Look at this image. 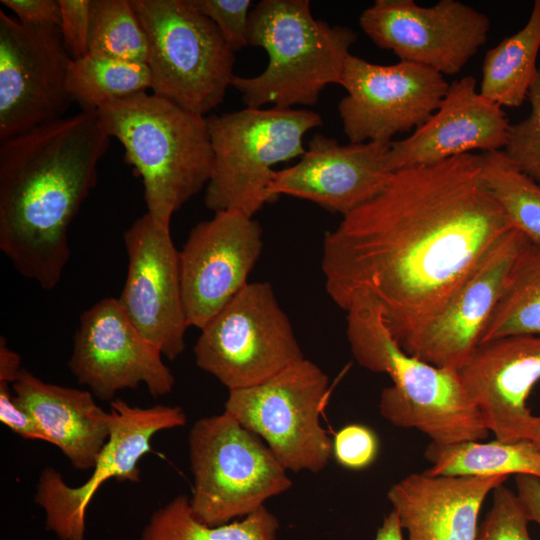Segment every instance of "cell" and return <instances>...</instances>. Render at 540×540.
Instances as JSON below:
<instances>
[{
    "mask_svg": "<svg viewBox=\"0 0 540 540\" xmlns=\"http://www.w3.org/2000/svg\"><path fill=\"white\" fill-rule=\"evenodd\" d=\"M512 227L484 179L480 154L397 170L325 234L326 292L344 311L356 297L374 299L403 347Z\"/></svg>",
    "mask_w": 540,
    "mask_h": 540,
    "instance_id": "cell-1",
    "label": "cell"
},
{
    "mask_svg": "<svg viewBox=\"0 0 540 540\" xmlns=\"http://www.w3.org/2000/svg\"><path fill=\"white\" fill-rule=\"evenodd\" d=\"M110 139L98 111L82 109L0 142V249L45 290L61 280L69 227Z\"/></svg>",
    "mask_w": 540,
    "mask_h": 540,
    "instance_id": "cell-2",
    "label": "cell"
},
{
    "mask_svg": "<svg viewBox=\"0 0 540 540\" xmlns=\"http://www.w3.org/2000/svg\"><path fill=\"white\" fill-rule=\"evenodd\" d=\"M345 312L346 336L356 362L393 381L380 395L383 418L394 426L416 429L438 445L488 437L459 371L434 366L402 349L371 297L354 298Z\"/></svg>",
    "mask_w": 540,
    "mask_h": 540,
    "instance_id": "cell-3",
    "label": "cell"
},
{
    "mask_svg": "<svg viewBox=\"0 0 540 540\" xmlns=\"http://www.w3.org/2000/svg\"><path fill=\"white\" fill-rule=\"evenodd\" d=\"M107 134L142 179L147 212L170 229L173 214L207 185L213 151L207 118L147 91L97 109Z\"/></svg>",
    "mask_w": 540,
    "mask_h": 540,
    "instance_id": "cell-4",
    "label": "cell"
},
{
    "mask_svg": "<svg viewBox=\"0 0 540 540\" xmlns=\"http://www.w3.org/2000/svg\"><path fill=\"white\" fill-rule=\"evenodd\" d=\"M356 38L350 27L316 19L308 0H262L250 12L249 45L262 48L268 64L231 85L248 108L313 106L326 86L340 85Z\"/></svg>",
    "mask_w": 540,
    "mask_h": 540,
    "instance_id": "cell-5",
    "label": "cell"
},
{
    "mask_svg": "<svg viewBox=\"0 0 540 540\" xmlns=\"http://www.w3.org/2000/svg\"><path fill=\"white\" fill-rule=\"evenodd\" d=\"M207 118L213 165L204 203L214 211L238 210L253 217L274 200L273 166L302 157L304 135L323 125L309 109L248 108Z\"/></svg>",
    "mask_w": 540,
    "mask_h": 540,
    "instance_id": "cell-6",
    "label": "cell"
},
{
    "mask_svg": "<svg viewBox=\"0 0 540 540\" xmlns=\"http://www.w3.org/2000/svg\"><path fill=\"white\" fill-rule=\"evenodd\" d=\"M145 32L152 93L203 115L231 85L235 53L191 0H130Z\"/></svg>",
    "mask_w": 540,
    "mask_h": 540,
    "instance_id": "cell-7",
    "label": "cell"
},
{
    "mask_svg": "<svg viewBox=\"0 0 540 540\" xmlns=\"http://www.w3.org/2000/svg\"><path fill=\"white\" fill-rule=\"evenodd\" d=\"M188 447L194 477L190 505L205 524L245 517L292 485L266 443L226 412L196 421Z\"/></svg>",
    "mask_w": 540,
    "mask_h": 540,
    "instance_id": "cell-8",
    "label": "cell"
},
{
    "mask_svg": "<svg viewBox=\"0 0 540 540\" xmlns=\"http://www.w3.org/2000/svg\"><path fill=\"white\" fill-rule=\"evenodd\" d=\"M194 355L229 391L260 384L305 358L268 282H248L201 329Z\"/></svg>",
    "mask_w": 540,
    "mask_h": 540,
    "instance_id": "cell-9",
    "label": "cell"
},
{
    "mask_svg": "<svg viewBox=\"0 0 540 540\" xmlns=\"http://www.w3.org/2000/svg\"><path fill=\"white\" fill-rule=\"evenodd\" d=\"M329 380L306 358L252 387L231 390L224 412L259 436L286 470H323L333 441L320 422Z\"/></svg>",
    "mask_w": 540,
    "mask_h": 540,
    "instance_id": "cell-10",
    "label": "cell"
},
{
    "mask_svg": "<svg viewBox=\"0 0 540 540\" xmlns=\"http://www.w3.org/2000/svg\"><path fill=\"white\" fill-rule=\"evenodd\" d=\"M72 58L59 27H31L0 10V142L65 117Z\"/></svg>",
    "mask_w": 540,
    "mask_h": 540,
    "instance_id": "cell-11",
    "label": "cell"
},
{
    "mask_svg": "<svg viewBox=\"0 0 540 540\" xmlns=\"http://www.w3.org/2000/svg\"><path fill=\"white\" fill-rule=\"evenodd\" d=\"M110 406L109 438L88 480L70 487L52 467L39 477L35 502L44 510L47 530L60 540H85L87 507L99 487L110 478L139 482L138 463L151 450L152 437L186 424V414L179 406L139 408L121 399L112 400Z\"/></svg>",
    "mask_w": 540,
    "mask_h": 540,
    "instance_id": "cell-12",
    "label": "cell"
},
{
    "mask_svg": "<svg viewBox=\"0 0 540 540\" xmlns=\"http://www.w3.org/2000/svg\"><path fill=\"white\" fill-rule=\"evenodd\" d=\"M340 85L347 95L338 104L350 143L391 142L424 124L438 109L449 85L444 76L407 61L379 65L350 55Z\"/></svg>",
    "mask_w": 540,
    "mask_h": 540,
    "instance_id": "cell-13",
    "label": "cell"
},
{
    "mask_svg": "<svg viewBox=\"0 0 540 540\" xmlns=\"http://www.w3.org/2000/svg\"><path fill=\"white\" fill-rule=\"evenodd\" d=\"M363 32L400 61L442 75L459 73L487 39L490 20L458 0L422 7L413 0H375L360 15Z\"/></svg>",
    "mask_w": 540,
    "mask_h": 540,
    "instance_id": "cell-14",
    "label": "cell"
},
{
    "mask_svg": "<svg viewBox=\"0 0 540 540\" xmlns=\"http://www.w3.org/2000/svg\"><path fill=\"white\" fill-rule=\"evenodd\" d=\"M68 366L103 401L140 383L151 395L162 396L175 383L160 351L131 322L118 298L99 300L82 313Z\"/></svg>",
    "mask_w": 540,
    "mask_h": 540,
    "instance_id": "cell-15",
    "label": "cell"
},
{
    "mask_svg": "<svg viewBox=\"0 0 540 540\" xmlns=\"http://www.w3.org/2000/svg\"><path fill=\"white\" fill-rule=\"evenodd\" d=\"M263 249V230L238 210L215 212L198 223L179 252L188 326L200 330L248 283Z\"/></svg>",
    "mask_w": 540,
    "mask_h": 540,
    "instance_id": "cell-16",
    "label": "cell"
},
{
    "mask_svg": "<svg viewBox=\"0 0 540 540\" xmlns=\"http://www.w3.org/2000/svg\"><path fill=\"white\" fill-rule=\"evenodd\" d=\"M128 271L118 298L140 333L169 360L185 349L179 252L170 229L145 213L124 232Z\"/></svg>",
    "mask_w": 540,
    "mask_h": 540,
    "instance_id": "cell-17",
    "label": "cell"
},
{
    "mask_svg": "<svg viewBox=\"0 0 540 540\" xmlns=\"http://www.w3.org/2000/svg\"><path fill=\"white\" fill-rule=\"evenodd\" d=\"M528 240L515 227L503 234L478 261L440 313L402 349L434 366L460 372L479 346L510 269Z\"/></svg>",
    "mask_w": 540,
    "mask_h": 540,
    "instance_id": "cell-18",
    "label": "cell"
},
{
    "mask_svg": "<svg viewBox=\"0 0 540 540\" xmlns=\"http://www.w3.org/2000/svg\"><path fill=\"white\" fill-rule=\"evenodd\" d=\"M391 142L341 145L315 134L293 166L275 170L271 196L287 195L311 201L343 216L376 196L392 173L387 165Z\"/></svg>",
    "mask_w": 540,
    "mask_h": 540,
    "instance_id": "cell-19",
    "label": "cell"
},
{
    "mask_svg": "<svg viewBox=\"0 0 540 540\" xmlns=\"http://www.w3.org/2000/svg\"><path fill=\"white\" fill-rule=\"evenodd\" d=\"M460 376L495 439L514 442L528 438L534 415L527 401L540 381V334L480 344Z\"/></svg>",
    "mask_w": 540,
    "mask_h": 540,
    "instance_id": "cell-20",
    "label": "cell"
},
{
    "mask_svg": "<svg viewBox=\"0 0 540 540\" xmlns=\"http://www.w3.org/2000/svg\"><path fill=\"white\" fill-rule=\"evenodd\" d=\"M510 123L503 108L477 91L473 76L454 81L438 109L408 137L391 141V172L434 164L480 149L504 148Z\"/></svg>",
    "mask_w": 540,
    "mask_h": 540,
    "instance_id": "cell-21",
    "label": "cell"
},
{
    "mask_svg": "<svg viewBox=\"0 0 540 540\" xmlns=\"http://www.w3.org/2000/svg\"><path fill=\"white\" fill-rule=\"evenodd\" d=\"M509 476L473 477L412 473L387 498L408 540H477L478 519L489 494Z\"/></svg>",
    "mask_w": 540,
    "mask_h": 540,
    "instance_id": "cell-22",
    "label": "cell"
},
{
    "mask_svg": "<svg viewBox=\"0 0 540 540\" xmlns=\"http://www.w3.org/2000/svg\"><path fill=\"white\" fill-rule=\"evenodd\" d=\"M12 389L45 442L57 446L74 468L94 467L109 438L111 414L96 404L91 392L46 383L24 369Z\"/></svg>",
    "mask_w": 540,
    "mask_h": 540,
    "instance_id": "cell-23",
    "label": "cell"
},
{
    "mask_svg": "<svg viewBox=\"0 0 540 540\" xmlns=\"http://www.w3.org/2000/svg\"><path fill=\"white\" fill-rule=\"evenodd\" d=\"M540 50V0L527 23L489 49L484 57L480 94L501 107H519L534 83Z\"/></svg>",
    "mask_w": 540,
    "mask_h": 540,
    "instance_id": "cell-24",
    "label": "cell"
},
{
    "mask_svg": "<svg viewBox=\"0 0 540 540\" xmlns=\"http://www.w3.org/2000/svg\"><path fill=\"white\" fill-rule=\"evenodd\" d=\"M432 466L429 475L492 477L531 475L540 479V450L528 439L484 443L463 441L449 445L431 442L424 452Z\"/></svg>",
    "mask_w": 540,
    "mask_h": 540,
    "instance_id": "cell-25",
    "label": "cell"
},
{
    "mask_svg": "<svg viewBox=\"0 0 540 540\" xmlns=\"http://www.w3.org/2000/svg\"><path fill=\"white\" fill-rule=\"evenodd\" d=\"M279 521L265 506L241 520L211 526L195 517L190 499L179 495L157 509L140 540H277Z\"/></svg>",
    "mask_w": 540,
    "mask_h": 540,
    "instance_id": "cell-26",
    "label": "cell"
},
{
    "mask_svg": "<svg viewBox=\"0 0 540 540\" xmlns=\"http://www.w3.org/2000/svg\"><path fill=\"white\" fill-rule=\"evenodd\" d=\"M539 334L540 243L528 240L510 269L480 344L509 336Z\"/></svg>",
    "mask_w": 540,
    "mask_h": 540,
    "instance_id": "cell-27",
    "label": "cell"
},
{
    "mask_svg": "<svg viewBox=\"0 0 540 540\" xmlns=\"http://www.w3.org/2000/svg\"><path fill=\"white\" fill-rule=\"evenodd\" d=\"M151 86L147 63L92 54L72 60L67 75V90L82 109L97 110L110 101L147 91Z\"/></svg>",
    "mask_w": 540,
    "mask_h": 540,
    "instance_id": "cell-28",
    "label": "cell"
},
{
    "mask_svg": "<svg viewBox=\"0 0 540 540\" xmlns=\"http://www.w3.org/2000/svg\"><path fill=\"white\" fill-rule=\"evenodd\" d=\"M483 176L513 227L540 243V186L519 171L503 150L482 152Z\"/></svg>",
    "mask_w": 540,
    "mask_h": 540,
    "instance_id": "cell-29",
    "label": "cell"
},
{
    "mask_svg": "<svg viewBox=\"0 0 540 540\" xmlns=\"http://www.w3.org/2000/svg\"><path fill=\"white\" fill-rule=\"evenodd\" d=\"M89 54L147 63L145 32L130 0H91Z\"/></svg>",
    "mask_w": 540,
    "mask_h": 540,
    "instance_id": "cell-30",
    "label": "cell"
},
{
    "mask_svg": "<svg viewBox=\"0 0 540 540\" xmlns=\"http://www.w3.org/2000/svg\"><path fill=\"white\" fill-rule=\"evenodd\" d=\"M528 117L510 124L503 152L510 162L540 186V66L528 97Z\"/></svg>",
    "mask_w": 540,
    "mask_h": 540,
    "instance_id": "cell-31",
    "label": "cell"
},
{
    "mask_svg": "<svg viewBox=\"0 0 540 540\" xmlns=\"http://www.w3.org/2000/svg\"><path fill=\"white\" fill-rule=\"evenodd\" d=\"M528 522L516 492L502 484L492 492V505L477 540H532Z\"/></svg>",
    "mask_w": 540,
    "mask_h": 540,
    "instance_id": "cell-32",
    "label": "cell"
},
{
    "mask_svg": "<svg viewBox=\"0 0 540 540\" xmlns=\"http://www.w3.org/2000/svg\"><path fill=\"white\" fill-rule=\"evenodd\" d=\"M217 26L235 53L249 45L251 0H191Z\"/></svg>",
    "mask_w": 540,
    "mask_h": 540,
    "instance_id": "cell-33",
    "label": "cell"
},
{
    "mask_svg": "<svg viewBox=\"0 0 540 540\" xmlns=\"http://www.w3.org/2000/svg\"><path fill=\"white\" fill-rule=\"evenodd\" d=\"M332 441L335 460L347 469L362 470L371 465L378 455L377 435L362 424L342 427Z\"/></svg>",
    "mask_w": 540,
    "mask_h": 540,
    "instance_id": "cell-34",
    "label": "cell"
},
{
    "mask_svg": "<svg viewBox=\"0 0 540 540\" xmlns=\"http://www.w3.org/2000/svg\"><path fill=\"white\" fill-rule=\"evenodd\" d=\"M61 10L60 33L72 60L89 54L91 0H59Z\"/></svg>",
    "mask_w": 540,
    "mask_h": 540,
    "instance_id": "cell-35",
    "label": "cell"
},
{
    "mask_svg": "<svg viewBox=\"0 0 540 540\" xmlns=\"http://www.w3.org/2000/svg\"><path fill=\"white\" fill-rule=\"evenodd\" d=\"M24 25L31 27H60L59 0H1Z\"/></svg>",
    "mask_w": 540,
    "mask_h": 540,
    "instance_id": "cell-36",
    "label": "cell"
},
{
    "mask_svg": "<svg viewBox=\"0 0 540 540\" xmlns=\"http://www.w3.org/2000/svg\"><path fill=\"white\" fill-rule=\"evenodd\" d=\"M9 382L0 380V420L25 439L44 440L32 417L15 401Z\"/></svg>",
    "mask_w": 540,
    "mask_h": 540,
    "instance_id": "cell-37",
    "label": "cell"
},
{
    "mask_svg": "<svg viewBox=\"0 0 540 540\" xmlns=\"http://www.w3.org/2000/svg\"><path fill=\"white\" fill-rule=\"evenodd\" d=\"M515 486L527 519L540 526V479L531 475H516Z\"/></svg>",
    "mask_w": 540,
    "mask_h": 540,
    "instance_id": "cell-38",
    "label": "cell"
},
{
    "mask_svg": "<svg viewBox=\"0 0 540 540\" xmlns=\"http://www.w3.org/2000/svg\"><path fill=\"white\" fill-rule=\"evenodd\" d=\"M20 356L10 350L6 341L1 337L0 341V380L13 383L18 377L20 371Z\"/></svg>",
    "mask_w": 540,
    "mask_h": 540,
    "instance_id": "cell-39",
    "label": "cell"
},
{
    "mask_svg": "<svg viewBox=\"0 0 540 540\" xmlns=\"http://www.w3.org/2000/svg\"><path fill=\"white\" fill-rule=\"evenodd\" d=\"M402 530L398 515L392 510L383 519L374 540H404Z\"/></svg>",
    "mask_w": 540,
    "mask_h": 540,
    "instance_id": "cell-40",
    "label": "cell"
},
{
    "mask_svg": "<svg viewBox=\"0 0 540 540\" xmlns=\"http://www.w3.org/2000/svg\"><path fill=\"white\" fill-rule=\"evenodd\" d=\"M527 439L532 441L540 450V416L534 415L530 424Z\"/></svg>",
    "mask_w": 540,
    "mask_h": 540,
    "instance_id": "cell-41",
    "label": "cell"
}]
</instances>
